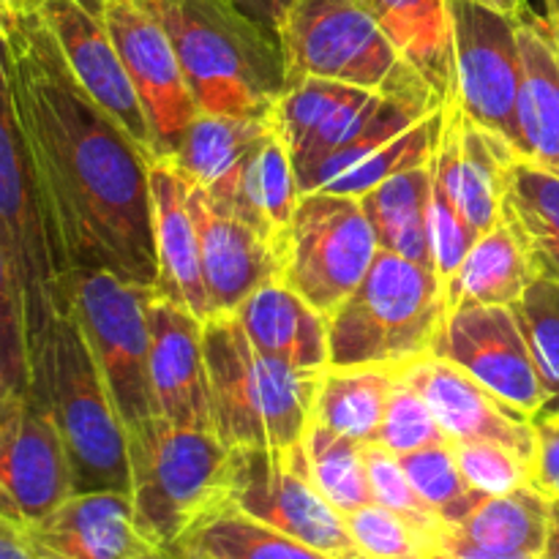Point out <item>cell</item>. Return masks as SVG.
Listing matches in <instances>:
<instances>
[{
    "label": "cell",
    "mask_w": 559,
    "mask_h": 559,
    "mask_svg": "<svg viewBox=\"0 0 559 559\" xmlns=\"http://www.w3.org/2000/svg\"><path fill=\"white\" fill-rule=\"evenodd\" d=\"M233 3L240 5L246 14L254 16L257 22H262V25L271 27V31L276 33L282 14L287 11V5L293 3V0H233Z\"/></svg>",
    "instance_id": "obj_46"
},
{
    "label": "cell",
    "mask_w": 559,
    "mask_h": 559,
    "mask_svg": "<svg viewBox=\"0 0 559 559\" xmlns=\"http://www.w3.org/2000/svg\"><path fill=\"white\" fill-rule=\"evenodd\" d=\"M393 385V369L325 366L317 388L314 420L360 445H374Z\"/></svg>",
    "instance_id": "obj_31"
},
{
    "label": "cell",
    "mask_w": 559,
    "mask_h": 559,
    "mask_svg": "<svg viewBox=\"0 0 559 559\" xmlns=\"http://www.w3.org/2000/svg\"><path fill=\"white\" fill-rule=\"evenodd\" d=\"M3 14H9V11H3V9H0V16H3Z\"/></svg>",
    "instance_id": "obj_53"
},
{
    "label": "cell",
    "mask_w": 559,
    "mask_h": 559,
    "mask_svg": "<svg viewBox=\"0 0 559 559\" xmlns=\"http://www.w3.org/2000/svg\"><path fill=\"white\" fill-rule=\"evenodd\" d=\"M445 314L440 276L380 249L364 282L328 317V366L402 369L435 349Z\"/></svg>",
    "instance_id": "obj_6"
},
{
    "label": "cell",
    "mask_w": 559,
    "mask_h": 559,
    "mask_svg": "<svg viewBox=\"0 0 559 559\" xmlns=\"http://www.w3.org/2000/svg\"><path fill=\"white\" fill-rule=\"evenodd\" d=\"M502 222L519 235L538 278L559 284V175L513 158L502 197Z\"/></svg>",
    "instance_id": "obj_29"
},
{
    "label": "cell",
    "mask_w": 559,
    "mask_h": 559,
    "mask_svg": "<svg viewBox=\"0 0 559 559\" xmlns=\"http://www.w3.org/2000/svg\"><path fill=\"white\" fill-rule=\"evenodd\" d=\"M134 524L153 549L169 551L194 524L227 506L233 448L216 431L183 429L156 415L126 431Z\"/></svg>",
    "instance_id": "obj_7"
},
{
    "label": "cell",
    "mask_w": 559,
    "mask_h": 559,
    "mask_svg": "<svg viewBox=\"0 0 559 559\" xmlns=\"http://www.w3.org/2000/svg\"><path fill=\"white\" fill-rule=\"evenodd\" d=\"M9 409H11V404H9V402H5L3 391H0V418H3V415H5V413H9Z\"/></svg>",
    "instance_id": "obj_51"
},
{
    "label": "cell",
    "mask_w": 559,
    "mask_h": 559,
    "mask_svg": "<svg viewBox=\"0 0 559 559\" xmlns=\"http://www.w3.org/2000/svg\"><path fill=\"white\" fill-rule=\"evenodd\" d=\"M134 559H178V557L169 555V551H164V549H153V551H147V555L134 557Z\"/></svg>",
    "instance_id": "obj_50"
},
{
    "label": "cell",
    "mask_w": 559,
    "mask_h": 559,
    "mask_svg": "<svg viewBox=\"0 0 559 559\" xmlns=\"http://www.w3.org/2000/svg\"><path fill=\"white\" fill-rule=\"evenodd\" d=\"M31 377L25 311H22L20 287L11 271L9 254L0 240V391L11 407L31 393Z\"/></svg>",
    "instance_id": "obj_38"
},
{
    "label": "cell",
    "mask_w": 559,
    "mask_h": 559,
    "mask_svg": "<svg viewBox=\"0 0 559 559\" xmlns=\"http://www.w3.org/2000/svg\"><path fill=\"white\" fill-rule=\"evenodd\" d=\"M453 93L467 118L495 131L519 153L516 102L522 85L519 16L478 0H451Z\"/></svg>",
    "instance_id": "obj_12"
},
{
    "label": "cell",
    "mask_w": 559,
    "mask_h": 559,
    "mask_svg": "<svg viewBox=\"0 0 559 559\" xmlns=\"http://www.w3.org/2000/svg\"><path fill=\"white\" fill-rule=\"evenodd\" d=\"M287 80H328L445 107L407 63L369 0H293L278 22Z\"/></svg>",
    "instance_id": "obj_5"
},
{
    "label": "cell",
    "mask_w": 559,
    "mask_h": 559,
    "mask_svg": "<svg viewBox=\"0 0 559 559\" xmlns=\"http://www.w3.org/2000/svg\"><path fill=\"white\" fill-rule=\"evenodd\" d=\"M151 287L109 271H71L66 304L74 311L126 431L158 415L151 380Z\"/></svg>",
    "instance_id": "obj_9"
},
{
    "label": "cell",
    "mask_w": 559,
    "mask_h": 559,
    "mask_svg": "<svg viewBox=\"0 0 559 559\" xmlns=\"http://www.w3.org/2000/svg\"><path fill=\"white\" fill-rule=\"evenodd\" d=\"M513 309L533 349L540 380L549 391V404L540 415H559V284L535 278Z\"/></svg>",
    "instance_id": "obj_37"
},
{
    "label": "cell",
    "mask_w": 559,
    "mask_h": 559,
    "mask_svg": "<svg viewBox=\"0 0 559 559\" xmlns=\"http://www.w3.org/2000/svg\"><path fill=\"white\" fill-rule=\"evenodd\" d=\"M462 475L484 497H500L530 484V459L502 442H451Z\"/></svg>",
    "instance_id": "obj_42"
},
{
    "label": "cell",
    "mask_w": 559,
    "mask_h": 559,
    "mask_svg": "<svg viewBox=\"0 0 559 559\" xmlns=\"http://www.w3.org/2000/svg\"><path fill=\"white\" fill-rule=\"evenodd\" d=\"M167 31L200 112L273 118L287 85L278 36L233 0H142Z\"/></svg>",
    "instance_id": "obj_2"
},
{
    "label": "cell",
    "mask_w": 559,
    "mask_h": 559,
    "mask_svg": "<svg viewBox=\"0 0 559 559\" xmlns=\"http://www.w3.org/2000/svg\"><path fill=\"white\" fill-rule=\"evenodd\" d=\"M0 31L66 271H109L153 289V156L74 80L36 9L9 11Z\"/></svg>",
    "instance_id": "obj_1"
},
{
    "label": "cell",
    "mask_w": 559,
    "mask_h": 559,
    "mask_svg": "<svg viewBox=\"0 0 559 559\" xmlns=\"http://www.w3.org/2000/svg\"><path fill=\"white\" fill-rule=\"evenodd\" d=\"M530 484L549 500L559 502V415H538Z\"/></svg>",
    "instance_id": "obj_43"
},
{
    "label": "cell",
    "mask_w": 559,
    "mask_h": 559,
    "mask_svg": "<svg viewBox=\"0 0 559 559\" xmlns=\"http://www.w3.org/2000/svg\"><path fill=\"white\" fill-rule=\"evenodd\" d=\"M25 530L41 559H134L153 551L123 491L71 495Z\"/></svg>",
    "instance_id": "obj_21"
},
{
    "label": "cell",
    "mask_w": 559,
    "mask_h": 559,
    "mask_svg": "<svg viewBox=\"0 0 559 559\" xmlns=\"http://www.w3.org/2000/svg\"><path fill=\"white\" fill-rule=\"evenodd\" d=\"M240 328L260 353L300 371H322L331 364L328 314L306 304L278 278L262 284L235 311Z\"/></svg>",
    "instance_id": "obj_26"
},
{
    "label": "cell",
    "mask_w": 559,
    "mask_h": 559,
    "mask_svg": "<svg viewBox=\"0 0 559 559\" xmlns=\"http://www.w3.org/2000/svg\"><path fill=\"white\" fill-rule=\"evenodd\" d=\"M431 555H442L448 559H544L535 555H506V551H491L484 546L464 538L456 527H442L431 544Z\"/></svg>",
    "instance_id": "obj_44"
},
{
    "label": "cell",
    "mask_w": 559,
    "mask_h": 559,
    "mask_svg": "<svg viewBox=\"0 0 559 559\" xmlns=\"http://www.w3.org/2000/svg\"><path fill=\"white\" fill-rule=\"evenodd\" d=\"M151 380L158 415L183 429L213 431L205 320L151 295Z\"/></svg>",
    "instance_id": "obj_20"
},
{
    "label": "cell",
    "mask_w": 559,
    "mask_h": 559,
    "mask_svg": "<svg viewBox=\"0 0 559 559\" xmlns=\"http://www.w3.org/2000/svg\"><path fill=\"white\" fill-rule=\"evenodd\" d=\"M429 200L431 162L404 169L360 197L366 216L374 224L380 249L435 271L429 246Z\"/></svg>",
    "instance_id": "obj_30"
},
{
    "label": "cell",
    "mask_w": 559,
    "mask_h": 559,
    "mask_svg": "<svg viewBox=\"0 0 559 559\" xmlns=\"http://www.w3.org/2000/svg\"><path fill=\"white\" fill-rule=\"evenodd\" d=\"M0 240L20 287L33 364V355L47 336L52 320L69 306L66 304L69 271L55 243L36 164L16 112L3 31H0Z\"/></svg>",
    "instance_id": "obj_8"
},
{
    "label": "cell",
    "mask_w": 559,
    "mask_h": 559,
    "mask_svg": "<svg viewBox=\"0 0 559 559\" xmlns=\"http://www.w3.org/2000/svg\"><path fill=\"white\" fill-rule=\"evenodd\" d=\"M380 254L360 197L309 191L278 240V282L331 317L355 293Z\"/></svg>",
    "instance_id": "obj_10"
},
{
    "label": "cell",
    "mask_w": 559,
    "mask_h": 559,
    "mask_svg": "<svg viewBox=\"0 0 559 559\" xmlns=\"http://www.w3.org/2000/svg\"><path fill=\"white\" fill-rule=\"evenodd\" d=\"M300 442L233 448L227 508L336 559H369L349 535L344 513L317 489Z\"/></svg>",
    "instance_id": "obj_11"
},
{
    "label": "cell",
    "mask_w": 559,
    "mask_h": 559,
    "mask_svg": "<svg viewBox=\"0 0 559 559\" xmlns=\"http://www.w3.org/2000/svg\"><path fill=\"white\" fill-rule=\"evenodd\" d=\"M516 156L519 153L502 136L475 123L453 98H448L431 169L451 191L475 238L489 233L502 218L508 169Z\"/></svg>",
    "instance_id": "obj_19"
},
{
    "label": "cell",
    "mask_w": 559,
    "mask_h": 559,
    "mask_svg": "<svg viewBox=\"0 0 559 559\" xmlns=\"http://www.w3.org/2000/svg\"><path fill=\"white\" fill-rule=\"evenodd\" d=\"M74 495L69 453L47 404L27 393L0 418V513L33 524Z\"/></svg>",
    "instance_id": "obj_17"
},
{
    "label": "cell",
    "mask_w": 559,
    "mask_h": 559,
    "mask_svg": "<svg viewBox=\"0 0 559 559\" xmlns=\"http://www.w3.org/2000/svg\"><path fill=\"white\" fill-rule=\"evenodd\" d=\"M549 511V497L527 484L508 495L486 497L456 530L484 549L544 557Z\"/></svg>",
    "instance_id": "obj_34"
},
{
    "label": "cell",
    "mask_w": 559,
    "mask_h": 559,
    "mask_svg": "<svg viewBox=\"0 0 559 559\" xmlns=\"http://www.w3.org/2000/svg\"><path fill=\"white\" fill-rule=\"evenodd\" d=\"M273 126V118L251 120L200 112L189 123L178 153L169 162L189 183L202 189L213 207L240 216L246 164Z\"/></svg>",
    "instance_id": "obj_24"
},
{
    "label": "cell",
    "mask_w": 559,
    "mask_h": 559,
    "mask_svg": "<svg viewBox=\"0 0 559 559\" xmlns=\"http://www.w3.org/2000/svg\"><path fill=\"white\" fill-rule=\"evenodd\" d=\"M478 3L489 5V9L500 11V14H508V16H522L524 9H530L527 0H478Z\"/></svg>",
    "instance_id": "obj_48"
},
{
    "label": "cell",
    "mask_w": 559,
    "mask_h": 559,
    "mask_svg": "<svg viewBox=\"0 0 559 559\" xmlns=\"http://www.w3.org/2000/svg\"><path fill=\"white\" fill-rule=\"evenodd\" d=\"M435 355L467 371L500 402L535 420L549 404V391L513 306H459L442 320Z\"/></svg>",
    "instance_id": "obj_14"
},
{
    "label": "cell",
    "mask_w": 559,
    "mask_h": 559,
    "mask_svg": "<svg viewBox=\"0 0 559 559\" xmlns=\"http://www.w3.org/2000/svg\"><path fill=\"white\" fill-rule=\"evenodd\" d=\"M366 469H369V484L374 502L391 508L393 513H399L402 519H407L409 524H415L418 530H424L426 535L437 538L445 524L440 522L435 511L420 500V495L415 491V486L409 484L407 473L402 467V459L396 453H391L382 445H366Z\"/></svg>",
    "instance_id": "obj_41"
},
{
    "label": "cell",
    "mask_w": 559,
    "mask_h": 559,
    "mask_svg": "<svg viewBox=\"0 0 559 559\" xmlns=\"http://www.w3.org/2000/svg\"><path fill=\"white\" fill-rule=\"evenodd\" d=\"M33 9L49 27L66 66L87 96L153 156L151 123L109 33L104 0H36Z\"/></svg>",
    "instance_id": "obj_16"
},
{
    "label": "cell",
    "mask_w": 559,
    "mask_h": 559,
    "mask_svg": "<svg viewBox=\"0 0 559 559\" xmlns=\"http://www.w3.org/2000/svg\"><path fill=\"white\" fill-rule=\"evenodd\" d=\"M519 156L559 175V41L549 16L524 9L519 16Z\"/></svg>",
    "instance_id": "obj_25"
},
{
    "label": "cell",
    "mask_w": 559,
    "mask_h": 559,
    "mask_svg": "<svg viewBox=\"0 0 559 559\" xmlns=\"http://www.w3.org/2000/svg\"><path fill=\"white\" fill-rule=\"evenodd\" d=\"M300 445H304L306 464H309L317 489L336 511L347 516V513L374 502L369 469H366V445L336 435L317 420H311Z\"/></svg>",
    "instance_id": "obj_35"
},
{
    "label": "cell",
    "mask_w": 559,
    "mask_h": 559,
    "mask_svg": "<svg viewBox=\"0 0 559 559\" xmlns=\"http://www.w3.org/2000/svg\"><path fill=\"white\" fill-rule=\"evenodd\" d=\"M344 519L349 535L369 559H426L431 555L435 538L380 502H369Z\"/></svg>",
    "instance_id": "obj_39"
},
{
    "label": "cell",
    "mask_w": 559,
    "mask_h": 559,
    "mask_svg": "<svg viewBox=\"0 0 559 559\" xmlns=\"http://www.w3.org/2000/svg\"><path fill=\"white\" fill-rule=\"evenodd\" d=\"M31 393L47 404L80 491H123L129 495V440L115 409L96 358L66 306L49 325L33 355Z\"/></svg>",
    "instance_id": "obj_3"
},
{
    "label": "cell",
    "mask_w": 559,
    "mask_h": 559,
    "mask_svg": "<svg viewBox=\"0 0 559 559\" xmlns=\"http://www.w3.org/2000/svg\"><path fill=\"white\" fill-rule=\"evenodd\" d=\"M169 555L178 559H336L227 506L194 524Z\"/></svg>",
    "instance_id": "obj_33"
},
{
    "label": "cell",
    "mask_w": 559,
    "mask_h": 559,
    "mask_svg": "<svg viewBox=\"0 0 559 559\" xmlns=\"http://www.w3.org/2000/svg\"><path fill=\"white\" fill-rule=\"evenodd\" d=\"M0 559H41L25 524L0 513Z\"/></svg>",
    "instance_id": "obj_45"
},
{
    "label": "cell",
    "mask_w": 559,
    "mask_h": 559,
    "mask_svg": "<svg viewBox=\"0 0 559 559\" xmlns=\"http://www.w3.org/2000/svg\"><path fill=\"white\" fill-rule=\"evenodd\" d=\"M442 107L382 96L364 87L328 80H287L276 104L278 131L293 156L295 175H304L338 147L391 123H415Z\"/></svg>",
    "instance_id": "obj_13"
},
{
    "label": "cell",
    "mask_w": 559,
    "mask_h": 559,
    "mask_svg": "<svg viewBox=\"0 0 559 559\" xmlns=\"http://www.w3.org/2000/svg\"><path fill=\"white\" fill-rule=\"evenodd\" d=\"M437 442L451 440L445 437L440 420L435 418L426 399L413 385H407V382L396 377V385H393L391 399H388L385 418H382L377 445L388 448L396 456H404V453L420 451V448L437 445Z\"/></svg>",
    "instance_id": "obj_40"
},
{
    "label": "cell",
    "mask_w": 559,
    "mask_h": 559,
    "mask_svg": "<svg viewBox=\"0 0 559 559\" xmlns=\"http://www.w3.org/2000/svg\"><path fill=\"white\" fill-rule=\"evenodd\" d=\"M546 3V16L551 22V31H555L557 41H559V0H544Z\"/></svg>",
    "instance_id": "obj_49"
},
{
    "label": "cell",
    "mask_w": 559,
    "mask_h": 559,
    "mask_svg": "<svg viewBox=\"0 0 559 559\" xmlns=\"http://www.w3.org/2000/svg\"><path fill=\"white\" fill-rule=\"evenodd\" d=\"M189 200L200 229L202 276L211 317L235 314L254 289L278 278L276 249L243 218L213 207L194 183H189Z\"/></svg>",
    "instance_id": "obj_22"
},
{
    "label": "cell",
    "mask_w": 559,
    "mask_h": 559,
    "mask_svg": "<svg viewBox=\"0 0 559 559\" xmlns=\"http://www.w3.org/2000/svg\"><path fill=\"white\" fill-rule=\"evenodd\" d=\"M399 380L413 385L451 442L491 440L513 448L533 464L535 426L513 407L486 391L467 371L459 369L451 360L429 353L413 364L396 369Z\"/></svg>",
    "instance_id": "obj_18"
},
{
    "label": "cell",
    "mask_w": 559,
    "mask_h": 559,
    "mask_svg": "<svg viewBox=\"0 0 559 559\" xmlns=\"http://www.w3.org/2000/svg\"><path fill=\"white\" fill-rule=\"evenodd\" d=\"M426 559H448V557H442V555H429Z\"/></svg>",
    "instance_id": "obj_52"
},
{
    "label": "cell",
    "mask_w": 559,
    "mask_h": 559,
    "mask_svg": "<svg viewBox=\"0 0 559 559\" xmlns=\"http://www.w3.org/2000/svg\"><path fill=\"white\" fill-rule=\"evenodd\" d=\"M300 197L304 191H300L298 175H295L289 147L278 126H273L246 164L238 218L265 235L276 249L278 240L293 224Z\"/></svg>",
    "instance_id": "obj_32"
},
{
    "label": "cell",
    "mask_w": 559,
    "mask_h": 559,
    "mask_svg": "<svg viewBox=\"0 0 559 559\" xmlns=\"http://www.w3.org/2000/svg\"><path fill=\"white\" fill-rule=\"evenodd\" d=\"M153 233H156V284L153 293L175 306H183L200 320L211 317L202 246L189 200V180L169 158L151 162Z\"/></svg>",
    "instance_id": "obj_23"
},
{
    "label": "cell",
    "mask_w": 559,
    "mask_h": 559,
    "mask_svg": "<svg viewBox=\"0 0 559 559\" xmlns=\"http://www.w3.org/2000/svg\"><path fill=\"white\" fill-rule=\"evenodd\" d=\"M213 431L227 448L298 445L314 420L322 371L260 353L235 314L205 320Z\"/></svg>",
    "instance_id": "obj_4"
},
{
    "label": "cell",
    "mask_w": 559,
    "mask_h": 559,
    "mask_svg": "<svg viewBox=\"0 0 559 559\" xmlns=\"http://www.w3.org/2000/svg\"><path fill=\"white\" fill-rule=\"evenodd\" d=\"M399 459L420 500L440 516L445 527H459L486 500L462 475L451 442H437Z\"/></svg>",
    "instance_id": "obj_36"
},
{
    "label": "cell",
    "mask_w": 559,
    "mask_h": 559,
    "mask_svg": "<svg viewBox=\"0 0 559 559\" xmlns=\"http://www.w3.org/2000/svg\"><path fill=\"white\" fill-rule=\"evenodd\" d=\"M104 16L151 123L153 158H173L200 115L173 41L142 0H104Z\"/></svg>",
    "instance_id": "obj_15"
},
{
    "label": "cell",
    "mask_w": 559,
    "mask_h": 559,
    "mask_svg": "<svg viewBox=\"0 0 559 559\" xmlns=\"http://www.w3.org/2000/svg\"><path fill=\"white\" fill-rule=\"evenodd\" d=\"M538 278L527 249L506 222L473 240L445 287L448 311L459 306H516Z\"/></svg>",
    "instance_id": "obj_27"
},
{
    "label": "cell",
    "mask_w": 559,
    "mask_h": 559,
    "mask_svg": "<svg viewBox=\"0 0 559 559\" xmlns=\"http://www.w3.org/2000/svg\"><path fill=\"white\" fill-rule=\"evenodd\" d=\"M369 5L399 52L445 104L453 93L451 0H369Z\"/></svg>",
    "instance_id": "obj_28"
},
{
    "label": "cell",
    "mask_w": 559,
    "mask_h": 559,
    "mask_svg": "<svg viewBox=\"0 0 559 559\" xmlns=\"http://www.w3.org/2000/svg\"><path fill=\"white\" fill-rule=\"evenodd\" d=\"M544 559H559V502L551 500L549 511V533H546Z\"/></svg>",
    "instance_id": "obj_47"
}]
</instances>
